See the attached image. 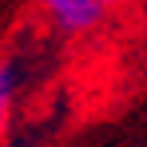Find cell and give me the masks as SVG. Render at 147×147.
<instances>
[{
  "label": "cell",
  "instance_id": "obj_1",
  "mask_svg": "<svg viewBox=\"0 0 147 147\" xmlns=\"http://www.w3.org/2000/svg\"><path fill=\"white\" fill-rule=\"evenodd\" d=\"M40 8L64 36H84V32L99 28L103 12H107L99 0H40Z\"/></svg>",
  "mask_w": 147,
  "mask_h": 147
},
{
  "label": "cell",
  "instance_id": "obj_2",
  "mask_svg": "<svg viewBox=\"0 0 147 147\" xmlns=\"http://www.w3.org/2000/svg\"><path fill=\"white\" fill-rule=\"evenodd\" d=\"M99 4H103V8H111V4H119V0H99Z\"/></svg>",
  "mask_w": 147,
  "mask_h": 147
}]
</instances>
